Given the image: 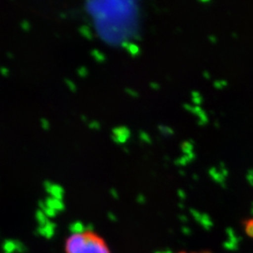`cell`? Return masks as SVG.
Here are the masks:
<instances>
[{
    "instance_id": "obj_1",
    "label": "cell",
    "mask_w": 253,
    "mask_h": 253,
    "mask_svg": "<svg viewBox=\"0 0 253 253\" xmlns=\"http://www.w3.org/2000/svg\"><path fill=\"white\" fill-rule=\"evenodd\" d=\"M65 253H111L105 239L90 229L75 230L65 240Z\"/></svg>"
},
{
    "instance_id": "obj_2",
    "label": "cell",
    "mask_w": 253,
    "mask_h": 253,
    "mask_svg": "<svg viewBox=\"0 0 253 253\" xmlns=\"http://www.w3.org/2000/svg\"><path fill=\"white\" fill-rule=\"evenodd\" d=\"M130 137V130L126 126L115 127L112 130V139L117 144H125Z\"/></svg>"
},
{
    "instance_id": "obj_3",
    "label": "cell",
    "mask_w": 253,
    "mask_h": 253,
    "mask_svg": "<svg viewBox=\"0 0 253 253\" xmlns=\"http://www.w3.org/2000/svg\"><path fill=\"white\" fill-rule=\"evenodd\" d=\"M122 46L126 49V51L128 52V54H130L131 56H136L137 54H139V53H140L139 46L135 44V43H133V42H123Z\"/></svg>"
},
{
    "instance_id": "obj_4",
    "label": "cell",
    "mask_w": 253,
    "mask_h": 253,
    "mask_svg": "<svg viewBox=\"0 0 253 253\" xmlns=\"http://www.w3.org/2000/svg\"><path fill=\"white\" fill-rule=\"evenodd\" d=\"M91 55L93 56V58L95 59V61L99 62V63H102L106 60V56L105 54H103L101 51L98 50V49H94L91 52Z\"/></svg>"
},
{
    "instance_id": "obj_5",
    "label": "cell",
    "mask_w": 253,
    "mask_h": 253,
    "mask_svg": "<svg viewBox=\"0 0 253 253\" xmlns=\"http://www.w3.org/2000/svg\"><path fill=\"white\" fill-rule=\"evenodd\" d=\"M80 31V34L84 38L87 39V40H92L93 39V33L91 31L90 27H87V26H82L79 29Z\"/></svg>"
},
{
    "instance_id": "obj_6",
    "label": "cell",
    "mask_w": 253,
    "mask_h": 253,
    "mask_svg": "<svg viewBox=\"0 0 253 253\" xmlns=\"http://www.w3.org/2000/svg\"><path fill=\"white\" fill-rule=\"evenodd\" d=\"M65 84L67 85V87L69 88V90L72 91V92H76L77 90V85L74 82L70 80V79H66L65 80Z\"/></svg>"
},
{
    "instance_id": "obj_7",
    "label": "cell",
    "mask_w": 253,
    "mask_h": 253,
    "mask_svg": "<svg viewBox=\"0 0 253 253\" xmlns=\"http://www.w3.org/2000/svg\"><path fill=\"white\" fill-rule=\"evenodd\" d=\"M88 73H89V72H88L87 68H85V67H80L77 70V74L82 78H85L88 75Z\"/></svg>"
},
{
    "instance_id": "obj_8",
    "label": "cell",
    "mask_w": 253,
    "mask_h": 253,
    "mask_svg": "<svg viewBox=\"0 0 253 253\" xmlns=\"http://www.w3.org/2000/svg\"><path fill=\"white\" fill-rule=\"evenodd\" d=\"M88 125H89V127H90L91 129H96V130H100V127H101L100 122L97 121V120L90 121Z\"/></svg>"
},
{
    "instance_id": "obj_9",
    "label": "cell",
    "mask_w": 253,
    "mask_h": 253,
    "mask_svg": "<svg viewBox=\"0 0 253 253\" xmlns=\"http://www.w3.org/2000/svg\"><path fill=\"white\" fill-rule=\"evenodd\" d=\"M41 126L44 130H49L50 127H51V124L47 119L42 118V119H41Z\"/></svg>"
},
{
    "instance_id": "obj_10",
    "label": "cell",
    "mask_w": 253,
    "mask_h": 253,
    "mask_svg": "<svg viewBox=\"0 0 253 253\" xmlns=\"http://www.w3.org/2000/svg\"><path fill=\"white\" fill-rule=\"evenodd\" d=\"M21 28H22L24 31H29L30 28H31V25H30V23H29L28 21L25 20V21H23V22L21 23Z\"/></svg>"
},
{
    "instance_id": "obj_11",
    "label": "cell",
    "mask_w": 253,
    "mask_h": 253,
    "mask_svg": "<svg viewBox=\"0 0 253 253\" xmlns=\"http://www.w3.org/2000/svg\"><path fill=\"white\" fill-rule=\"evenodd\" d=\"M126 92L130 96V97H133V98H136L137 96H138V94L136 93L135 91L133 90V89H129V88H126Z\"/></svg>"
},
{
    "instance_id": "obj_12",
    "label": "cell",
    "mask_w": 253,
    "mask_h": 253,
    "mask_svg": "<svg viewBox=\"0 0 253 253\" xmlns=\"http://www.w3.org/2000/svg\"></svg>"
}]
</instances>
